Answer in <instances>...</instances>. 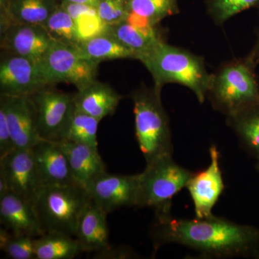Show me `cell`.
Instances as JSON below:
<instances>
[{"instance_id":"33","label":"cell","mask_w":259,"mask_h":259,"mask_svg":"<svg viewBox=\"0 0 259 259\" xmlns=\"http://www.w3.org/2000/svg\"><path fill=\"white\" fill-rule=\"evenodd\" d=\"M136 253L126 247H119L112 248L110 247L102 251L96 252L94 255L95 258L101 259H117L135 258Z\"/></svg>"},{"instance_id":"3","label":"cell","mask_w":259,"mask_h":259,"mask_svg":"<svg viewBox=\"0 0 259 259\" xmlns=\"http://www.w3.org/2000/svg\"><path fill=\"white\" fill-rule=\"evenodd\" d=\"M256 65L248 54L223 63L212 73L207 99L216 111L229 117L259 102Z\"/></svg>"},{"instance_id":"2","label":"cell","mask_w":259,"mask_h":259,"mask_svg":"<svg viewBox=\"0 0 259 259\" xmlns=\"http://www.w3.org/2000/svg\"><path fill=\"white\" fill-rule=\"evenodd\" d=\"M139 61L151 73L158 91L168 83H177L190 90L200 103L207 99L212 73L202 56L163 41Z\"/></svg>"},{"instance_id":"7","label":"cell","mask_w":259,"mask_h":259,"mask_svg":"<svg viewBox=\"0 0 259 259\" xmlns=\"http://www.w3.org/2000/svg\"><path fill=\"white\" fill-rule=\"evenodd\" d=\"M39 66L48 86L71 83L78 90L96 79L99 64L83 59L74 48L53 40Z\"/></svg>"},{"instance_id":"6","label":"cell","mask_w":259,"mask_h":259,"mask_svg":"<svg viewBox=\"0 0 259 259\" xmlns=\"http://www.w3.org/2000/svg\"><path fill=\"white\" fill-rule=\"evenodd\" d=\"M194 172L177 164L171 156L146 163L139 174L138 207H148L155 212H170L173 197L187 187Z\"/></svg>"},{"instance_id":"9","label":"cell","mask_w":259,"mask_h":259,"mask_svg":"<svg viewBox=\"0 0 259 259\" xmlns=\"http://www.w3.org/2000/svg\"><path fill=\"white\" fill-rule=\"evenodd\" d=\"M48 85L35 61L8 53L0 63V92L9 96L31 97Z\"/></svg>"},{"instance_id":"4","label":"cell","mask_w":259,"mask_h":259,"mask_svg":"<svg viewBox=\"0 0 259 259\" xmlns=\"http://www.w3.org/2000/svg\"><path fill=\"white\" fill-rule=\"evenodd\" d=\"M135 131L146 163L173 154L170 121L161 99V91L141 87L131 94Z\"/></svg>"},{"instance_id":"18","label":"cell","mask_w":259,"mask_h":259,"mask_svg":"<svg viewBox=\"0 0 259 259\" xmlns=\"http://www.w3.org/2000/svg\"><path fill=\"white\" fill-rule=\"evenodd\" d=\"M108 213L90 200L80 218L76 236L82 252H99L109 248Z\"/></svg>"},{"instance_id":"11","label":"cell","mask_w":259,"mask_h":259,"mask_svg":"<svg viewBox=\"0 0 259 259\" xmlns=\"http://www.w3.org/2000/svg\"><path fill=\"white\" fill-rule=\"evenodd\" d=\"M0 177L10 191L32 202L44 185L31 149L15 148L0 158Z\"/></svg>"},{"instance_id":"5","label":"cell","mask_w":259,"mask_h":259,"mask_svg":"<svg viewBox=\"0 0 259 259\" xmlns=\"http://www.w3.org/2000/svg\"><path fill=\"white\" fill-rule=\"evenodd\" d=\"M90 200L87 190L72 182L45 184L32 202L44 233L60 232L75 237Z\"/></svg>"},{"instance_id":"8","label":"cell","mask_w":259,"mask_h":259,"mask_svg":"<svg viewBox=\"0 0 259 259\" xmlns=\"http://www.w3.org/2000/svg\"><path fill=\"white\" fill-rule=\"evenodd\" d=\"M30 97L36 109L40 137L46 141H61L75 111L74 95L47 87Z\"/></svg>"},{"instance_id":"30","label":"cell","mask_w":259,"mask_h":259,"mask_svg":"<svg viewBox=\"0 0 259 259\" xmlns=\"http://www.w3.org/2000/svg\"><path fill=\"white\" fill-rule=\"evenodd\" d=\"M35 238L0 228V248L10 258L35 259Z\"/></svg>"},{"instance_id":"1","label":"cell","mask_w":259,"mask_h":259,"mask_svg":"<svg viewBox=\"0 0 259 259\" xmlns=\"http://www.w3.org/2000/svg\"><path fill=\"white\" fill-rule=\"evenodd\" d=\"M151 236L155 248L175 243L214 258L259 254V230L216 216L193 220L175 218L170 212H155Z\"/></svg>"},{"instance_id":"16","label":"cell","mask_w":259,"mask_h":259,"mask_svg":"<svg viewBox=\"0 0 259 259\" xmlns=\"http://www.w3.org/2000/svg\"><path fill=\"white\" fill-rule=\"evenodd\" d=\"M56 142L67 157L74 182L85 190L98 177L107 173L106 165L98 148L66 140Z\"/></svg>"},{"instance_id":"14","label":"cell","mask_w":259,"mask_h":259,"mask_svg":"<svg viewBox=\"0 0 259 259\" xmlns=\"http://www.w3.org/2000/svg\"><path fill=\"white\" fill-rule=\"evenodd\" d=\"M52 41L44 25L15 23L1 34V46L4 50L37 64L44 59Z\"/></svg>"},{"instance_id":"25","label":"cell","mask_w":259,"mask_h":259,"mask_svg":"<svg viewBox=\"0 0 259 259\" xmlns=\"http://www.w3.org/2000/svg\"><path fill=\"white\" fill-rule=\"evenodd\" d=\"M60 4L74 20L81 41L107 32V25L99 18L96 8L64 2Z\"/></svg>"},{"instance_id":"15","label":"cell","mask_w":259,"mask_h":259,"mask_svg":"<svg viewBox=\"0 0 259 259\" xmlns=\"http://www.w3.org/2000/svg\"><path fill=\"white\" fill-rule=\"evenodd\" d=\"M0 222L15 234L37 238L44 233L33 202L12 191L0 197Z\"/></svg>"},{"instance_id":"35","label":"cell","mask_w":259,"mask_h":259,"mask_svg":"<svg viewBox=\"0 0 259 259\" xmlns=\"http://www.w3.org/2000/svg\"><path fill=\"white\" fill-rule=\"evenodd\" d=\"M249 55L253 58V60L255 61L257 64L259 63V28L258 32V39H257L256 44H255L253 50L250 53Z\"/></svg>"},{"instance_id":"12","label":"cell","mask_w":259,"mask_h":259,"mask_svg":"<svg viewBox=\"0 0 259 259\" xmlns=\"http://www.w3.org/2000/svg\"><path fill=\"white\" fill-rule=\"evenodd\" d=\"M210 163L203 171L193 174L186 188L194 204L197 218L214 216L212 209L223 194L225 185L220 166V153L215 146L209 148Z\"/></svg>"},{"instance_id":"19","label":"cell","mask_w":259,"mask_h":259,"mask_svg":"<svg viewBox=\"0 0 259 259\" xmlns=\"http://www.w3.org/2000/svg\"><path fill=\"white\" fill-rule=\"evenodd\" d=\"M31 150L44 185L74 182L67 157L58 142L42 140Z\"/></svg>"},{"instance_id":"29","label":"cell","mask_w":259,"mask_h":259,"mask_svg":"<svg viewBox=\"0 0 259 259\" xmlns=\"http://www.w3.org/2000/svg\"><path fill=\"white\" fill-rule=\"evenodd\" d=\"M206 10L216 25H223L233 16L258 8L259 0H205Z\"/></svg>"},{"instance_id":"37","label":"cell","mask_w":259,"mask_h":259,"mask_svg":"<svg viewBox=\"0 0 259 259\" xmlns=\"http://www.w3.org/2000/svg\"><path fill=\"white\" fill-rule=\"evenodd\" d=\"M257 258H259V254L258 255V256L256 257Z\"/></svg>"},{"instance_id":"26","label":"cell","mask_w":259,"mask_h":259,"mask_svg":"<svg viewBox=\"0 0 259 259\" xmlns=\"http://www.w3.org/2000/svg\"><path fill=\"white\" fill-rule=\"evenodd\" d=\"M128 13L160 25L163 19L180 13L178 0H126Z\"/></svg>"},{"instance_id":"10","label":"cell","mask_w":259,"mask_h":259,"mask_svg":"<svg viewBox=\"0 0 259 259\" xmlns=\"http://www.w3.org/2000/svg\"><path fill=\"white\" fill-rule=\"evenodd\" d=\"M87 192L91 200L107 213L121 207L138 206L139 174L111 175L107 172L94 181Z\"/></svg>"},{"instance_id":"24","label":"cell","mask_w":259,"mask_h":259,"mask_svg":"<svg viewBox=\"0 0 259 259\" xmlns=\"http://www.w3.org/2000/svg\"><path fill=\"white\" fill-rule=\"evenodd\" d=\"M60 3L57 0H10V13L14 24L44 25Z\"/></svg>"},{"instance_id":"13","label":"cell","mask_w":259,"mask_h":259,"mask_svg":"<svg viewBox=\"0 0 259 259\" xmlns=\"http://www.w3.org/2000/svg\"><path fill=\"white\" fill-rule=\"evenodd\" d=\"M0 104L6 112L15 148L32 149L42 141L31 97L1 95Z\"/></svg>"},{"instance_id":"32","label":"cell","mask_w":259,"mask_h":259,"mask_svg":"<svg viewBox=\"0 0 259 259\" xmlns=\"http://www.w3.org/2000/svg\"><path fill=\"white\" fill-rule=\"evenodd\" d=\"M15 149L4 107L0 104V158Z\"/></svg>"},{"instance_id":"34","label":"cell","mask_w":259,"mask_h":259,"mask_svg":"<svg viewBox=\"0 0 259 259\" xmlns=\"http://www.w3.org/2000/svg\"><path fill=\"white\" fill-rule=\"evenodd\" d=\"M100 0H60L64 3H73V4L87 5L96 8Z\"/></svg>"},{"instance_id":"27","label":"cell","mask_w":259,"mask_h":259,"mask_svg":"<svg viewBox=\"0 0 259 259\" xmlns=\"http://www.w3.org/2000/svg\"><path fill=\"white\" fill-rule=\"evenodd\" d=\"M44 26L53 40L74 48L80 40L76 24L61 4L49 17Z\"/></svg>"},{"instance_id":"36","label":"cell","mask_w":259,"mask_h":259,"mask_svg":"<svg viewBox=\"0 0 259 259\" xmlns=\"http://www.w3.org/2000/svg\"><path fill=\"white\" fill-rule=\"evenodd\" d=\"M256 169H257V171H258V173H259V158H258V159H257Z\"/></svg>"},{"instance_id":"21","label":"cell","mask_w":259,"mask_h":259,"mask_svg":"<svg viewBox=\"0 0 259 259\" xmlns=\"http://www.w3.org/2000/svg\"><path fill=\"white\" fill-rule=\"evenodd\" d=\"M228 125L238 136L242 146L259 158V102L226 117Z\"/></svg>"},{"instance_id":"23","label":"cell","mask_w":259,"mask_h":259,"mask_svg":"<svg viewBox=\"0 0 259 259\" xmlns=\"http://www.w3.org/2000/svg\"><path fill=\"white\" fill-rule=\"evenodd\" d=\"M107 31L131 51L136 60L146 55L160 42L166 41L164 37L148 35L126 21L109 25Z\"/></svg>"},{"instance_id":"31","label":"cell","mask_w":259,"mask_h":259,"mask_svg":"<svg viewBox=\"0 0 259 259\" xmlns=\"http://www.w3.org/2000/svg\"><path fill=\"white\" fill-rule=\"evenodd\" d=\"M96 10L99 18L107 26L125 21L128 15L126 0H100Z\"/></svg>"},{"instance_id":"20","label":"cell","mask_w":259,"mask_h":259,"mask_svg":"<svg viewBox=\"0 0 259 259\" xmlns=\"http://www.w3.org/2000/svg\"><path fill=\"white\" fill-rule=\"evenodd\" d=\"M74 49L83 59L97 64L105 61L135 59L134 54L107 31L80 41Z\"/></svg>"},{"instance_id":"22","label":"cell","mask_w":259,"mask_h":259,"mask_svg":"<svg viewBox=\"0 0 259 259\" xmlns=\"http://www.w3.org/2000/svg\"><path fill=\"white\" fill-rule=\"evenodd\" d=\"M74 236L60 232H47L35 238V259H72L81 253Z\"/></svg>"},{"instance_id":"28","label":"cell","mask_w":259,"mask_h":259,"mask_svg":"<svg viewBox=\"0 0 259 259\" xmlns=\"http://www.w3.org/2000/svg\"><path fill=\"white\" fill-rule=\"evenodd\" d=\"M100 122L98 119L75 109L62 140L98 147L97 131Z\"/></svg>"},{"instance_id":"17","label":"cell","mask_w":259,"mask_h":259,"mask_svg":"<svg viewBox=\"0 0 259 259\" xmlns=\"http://www.w3.org/2000/svg\"><path fill=\"white\" fill-rule=\"evenodd\" d=\"M122 97L107 83L93 80L74 95L75 109L101 121L113 115Z\"/></svg>"}]
</instances>
